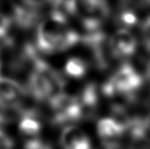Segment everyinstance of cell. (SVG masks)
I'll return each instance as SVG.
<instances>
[{
    "mask_svg": "<svg viewBox=\"0 0 150 149\" xmlns=\"http://www.w3.org/2000/svg\"><path fill=\"white\" fill-rule=\"evenodd\" d=\"M80 40V35L68 25L64 13L52 9L38 27L35 44L41 52L54 54L71 48Z\"/></svg>",
    "mask_w": 150,
    "mask_h": 149,
    "instance_id": "cell-1",
    "label": "cell"
},
{
    "mask_svg": "<svg viewBox=\"0 0 150 149\" xmlns=\"http://www.w3.org/2000/svg\"><path fill=\"white\" fill-rule=\"evenodd\" d=\"M64 79L35 52L31 60L27 91L37 101H49L55 95L64 92Z\"/></svg>",
    "mask_w": 150,
    "mask_h": 149,
    "instance_id": "cell-2",
    "label": "cell"
},
{
    "mask_svg": "<svg viewBox=\"0 0 150 149\" xmlns=\"http://www.w3.org/2000/svg\"><path fill=\"white\" fill-rule=\"evenodd\" d=\"M53 9L59 10L80 18L86 32L100 30V27L110 15V6L105 1H65L52 2Z\"/></svg>",
    "mask_w": 150,
    "mask_h": 149,
    "instance_id": "cell-3",
    "label": "cell"
},
{
    "mask_svg": "<svg viewBox=\"0 0 150 149\" xmlns=\"http://www.w3.org/2000/svg\"><path fill=\"white\" fill-rule=\"evenodd\" d=\"M144 83L143 76L133 66L124 64L102 85V92L107 97L120 96L133 102Z\"/></svg>",
    "mask_w": 150,
    "mask_h": 149,
    "instance_id": "cell-4",
    "label": "cell"
},
{
    "mask_svg": "<svg viewBox=\"0 0 150 149\" xmlns=\"http://www.w3.org/2000/svg\"><path fill=\"white\" fill-rule=\"evenodd\" d=\"M52 111V123L62 125L78 122L84 119V114L78 97L61 92L55 95L48 101Z\"/></svg>",
    "mask_w": 150,
    "mask_h": 149,
    "instance_id": "cell-5",
    "label": "cell"
},
{
    "mask_svg": "<svg viewBox=\"0 0 150 149\" xmlns=\"http://www.w3.org/2000/svg\"><path fill=\"white\" fill-rule=\"evenodd\" d=\"M81 42L90 52L96 67L100 71L107 69L111 54L106 34L100 30L87 32L81 37Z\"/></svg>",
    "mask_w": 150,
    "mask_h": 149,
    "instance_id": "cell-6",
    "label": "cell"
},
{
    "mask_svg": "<svg viewBox=\"0 0 150 149\" xmlns=\"http://www.w3.org/2000/svg\"><path fill=\"white\" fill-rule=\"evenodd\" d=\"M27 89L16 79L0 77V110H18L27 95Z\"/></svg>",
    "mask_w": 150,
    "mask_h": 149,
    "instance_id": "cell-7",
    "label": "cell"
},
{
    "mask_svg": "<svg viewBox=\"0 0 150 149\" xmlns=\"http://www.w3.org/2000/svg\"><path fill=\"white\" fill-rule=\"evenodd\" d=\"M42 2L23 1L13 4V18L19 28L29 29L36 24L41 18Z\"/></svg>",
    "mask_w": 150,
    "mask_h": 149,
    "instance_id": "cell-8",
    "label": "cell"
},
{
    "mask_svg": "<svg viewBox=\"0 0 150 149\" xmlns=\"http://www.w3.org/2000/svg\"><path fill=\"white\" fill-rule=\"evenodd\" d=\"M111 56L117 59L130 58L137 47L135 36L126 29H120L108 40Z\"/></svg>",
    "mask_w": 150,
    "mask_h": 149,
    "instance_id": "cell-9",
    "label": "cell"
},
{
    "mask_svg": "<svg viewBox=\"0 0 150 149\" xmlns=\"http://www.w3.org/2000/svg\"><path fill=\"white\" fill-rule=\"evenodd\" d=\"M125 128L113 118H104L97 124V133L106 149H119Z\"/></svg>",
    "mask_w": 150,
    "mask_h": 149,
    "instance_id": "cell-10",
    "label": "cell"
},
{
    "mask_svg": "<svg viewBox=\"0 0 150 149\" xmlns=\"http://www.w3.org/2000/svg\"><path fill=\"white\" fill-rule=\"evenodd\" d=\"M60 143L64 149H92L91 141L85 132L76 126H68L62 131Z\"/></svg>",
    "mask_w": 150,
    "mask_h": 149,
    "instance_id": "cell-11",
    "label": "cell"
},
{
    "mask_svg": "<svg viewBox=\"0 0 150 149\" xmlns=\"http://www.w3.org/2000/svg\"><path fill=\"white\" fill-rule=\"evenodd\" d=\"M18 130L25 136L35 137L42 130V123L40 116L35 110L22 111L19 116Z\"/></svg>",
    "mask_w": 150,
    "mask_h": 149,
    "instance_id": "cell-12",
    "label": "cell"
},
{
    "mask_svg": "<svg viewBox=\"0 0 150 149\" xmlns=\"http://www.w3.org/2000/svg\"><path fill=\"white\" fill-rule=\"evenodd\" d=\"M78 99L83 111L84 119H88L94 116L99 103L98 90L95 83H89L86 84Z\"/></svg>",
    "mask_w": 150,
    "mask_h": 149,
    "instance_id": "cell-13",
    "label": "cell"
},
{
    "mask_svg": "<svg viewBox=\"0 0 150 149\" xmlns=\"http://www.w3.org/2000/svg\"><path fill=\"white\" fill-rule=\"evenodd\" d=\"M65 72L72 78H82L88 71V64L82 59L73 57L70 58L65 64Z\"/></svg>",
    "mask_w": 150,
    "mask_h": 149,
    "instance_id": "cell-14",
    "label": "cell"
},
{
    "mask_svg": "<svg viewBox=\"0 0 150 149\" xmlns=\"http://www.w3.org/2000/svg\"><path fill=\"white\" fill-rule=\"evenodd\" d=\"M124 5L120 11L117 15V23L126 28H132L137 25L138 22L137 14L132 9V6H129L128 3H123Z\"/></svg>",
    "mask_w": 150,
    "mask_h": 149,
    "instance_id": "cell-15",
    "label": "cell"
},
{
    "mask_svg": "<svg viewBox=\"0 0 150 149\" xmlns=\"http://www.w3.org/2000/svg\"><path fill=\"white\" fill-rule=\"evenodd\" d=\"M11 20L10 17L0 11V40H6L11 29Z\"/></svg>",
    "mask_w": 150,
    "mask_h": 149,
    "instance_id": "cell-16",
    "label": "cell"
},
{
    "mask_svg": "<svg viewBox=\"0 0 150 149\" xmlns=\"http://www.w3.org/2000/svg\"><path fill=\"white\" fill-rule=\"evenodd\" d=\"M23 149H54L49 143L39 139L32 138L24 143Z\"/></svg>",
    "mask_w": 150,
    "mask_h": 149,
    "instance_id": "cell-17",
    "label": "cell"
},
{
    "mask_svg": "<svg viewBox=\"0 0 150 149\" xmlns=\"http://www.w3.org/2000/svg\"><path fill=\"white\" fill-rule=\"evenodd\" d=\"M141 31L144 47L148 52H150V15L143 23Z\"/></svg>",
    "mask_w": 150,
    "mask_h": 149,
    "instance_id": "cell-18",
    "label": "cell"
},
{
    "mask_svg": "<svg viewBox=\"0 0 150 149\" xmlns=\"http://www.w3.org/2000/svg\"><path fill=\"white\" fill-rule=\"evenodd\" d=\"M14 147L15 143L11 137L0 128V149H13Z\"/></svg>",
    "mask_w": 150,
    "mask_h": 149,
    "instance_id": "cell-19",
    "label": "cell"
},
{
    "mask_svg": "<svg viewBox=\"0 0 150 149\" xmlns=\"http://www.w3.org/2000/svg\"><path fill=\"white\" fill-rule=\"evenodd\" d=\"M128 149H150L149 141H140V142H132V144Z\"/></svg>",
    "mask_w": 150,
    "mask_h": 149,
    "instance_id": "cell-20",
    "label": "cell"
},
{
    "mask_svg": "<svg viewBox=\"0 0 150 149\" xmlns=\"http://www.w3.org/2000/svg\"><path fill=\"white\" fill-rule=\"evenodd\" d=\"M2 63H1V54H0V73H1V66H2ZM0 77H1V75H0Z\"/></svg>",
    "mask_w": 150,
    "mask_h": 149,
    "instance_id": "cell-21",
    "label": "cell"
},
{
    "mask_svg": "<svg viewBox=\"0 0 150 149\" xmlns=\"http://www.w3.org/2000/svg\"><path fill=\"white\" fill-rule=\"evenodd\" d=\"M147 119H148V120H149V125H150V114L147 116Z\"/></svg>",
    "mask_w": 150,
    "mask_h": 149,
    "instance_id": "cell-22",
    "label": "cell"
}]
</instances>
